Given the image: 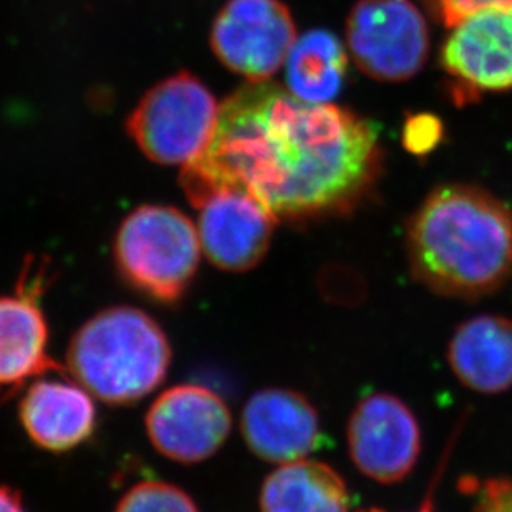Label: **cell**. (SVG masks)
<instances>
[{
	"label": "cell",
	"instance_id": "6da1fadb",
	"mask_svg": "<svg viewBox=\"0 0 512 512\" xmlns=\"http://www.w3.org/2000/svg\"><path fill=\"white\" fill-rule=\"evenodd\" d=\"M378 131L345 108L309 103L276 83H247L219 107L208 145L179 176L194 208L239 189L279 219L342 214L380 171Z\"/></svg>",
	"mask_w": 512,
	"mask_h": 512
},
{
	"label": "cell",
	"instance_id": "7a4b0ae2",
	"mask_svg": "<svg viewBox=\"0 0 512 512\" xmlns=\"http://www.w3.org/2000/svg\"><path fill=\"white\" fill-rule=\"evenodd\" d=\"M413 276L436 294L478 299L512 279V211L483 189H435L408 226Z\"/></svg>",
	"mask_w": 512,
	"mask_h": 512
},
{
	"label": "cell",
	"instance_id": "3957f363",
	"mask_svg": "<svg viewBox=\"0 0 512 512\" xmlns=\"http://www.w3.org/2000/svg\"><path fill=\"white\" fill-rule=\"evenodd\" d=\"M170 363V340L160 324L143 310L118 305L73 335L65 372L98 400L131 405L160 387Z\"/></svg>",
	"mask_w": 512,
	"mask_h": 512
},
{
	"label": "cell",
	"instance_id": "277c9868",
	"mask_svg": "<svg viewBox=\"0 0 512 512\" xmlns=\"http://www.w3.org/2000/svg\"><path fill=\"white\" fill-rule=\"evenodd\" d=\"M193 221L173 206L145 204L116 232V267L133 289L161 304H176L193 284L201 259Z\"/></svg>",
	"mask_w": 512,
	"mask_h": 512
},
{
	"label": "cell",
	"instance_id": "5b68a950",
	"mask_svg": "<svg viewBox=\"0 0 512 512\" xmlns=\"http://www.w3.org/2000/svg\"><path fill=\"white\" fill-rule=\"evenodd\" d=\"M218 113L209 88L191 73L179 72L145 93L126 130L151 161L186 165L208 145Z\"/></svg>",
	"mask_w": 512,
	"mask_h": 512
},
{
	"label": "cell",
	"instance_id": "8992f818",
	"mask_svg": "<svg viewBox=\"0 0 512 512\" xmlns=\"http://www.w3.org/2000/svg\"><path fill=\"white\" fill-rule=\"evenodd\" d=\"M347 44L368 77L403 82L425 65L430 32L410 0H358L347 19Z\"/></svg>",
	"mask_w": 512,
	"mask_h": 512
},
{
	"label": "cell",
	"instance_id": "52a82bcc",
	"mask_svg": "<svg viewBox=\"0 0 512 512\" xmlns=\"http://www.w3.org/2000/svg\"><path fill=\"white\" fill-rule=\"evenodd\" d=\"M297 40L294 19L281 0H228L211 30L219 62L251 83L267 82Z\"/></svg>",
	"mask_w": 512,
	"mask_h": 512
},
{
	"label": "cell",
	"instance_id": "ba28073f",
	"mask_svg": "<svg viewBox=\"0 0 512 512\" xmlns=\"http://www.w3.org/2000/svg\"><path fill=\"white\" fill-rule=\"evenodd\" d=\"M145 421L156 450L183 464L211 458L228 440L232 426L226 401L213 390L191 383L161 393Z\"/></svg>",
	"mask_w": 512,
	"mask_h": 512
},
{
	"label": "cell",
	"instance_id": "9c48e42d",
	"mask_svg": "<svg viewBox=\"0 0 512 512\" xmlns=\"http://www.w3.org/2000/svg\"><path fill=\"white\" fill-rule=\"evenodd\" d=\"M348 450L360 473L378 483H400L420 456V425L400 398L368 395L348 421Z\"/></svg>",
	"mask_w": 512,
	"mask_h": 512
},
{
	"label": "cell",
	"instance_id": "30bf717a",
	"mask_svg": "<svg viewBox=\"0 0 512 512\" xmlns=\"http://www.w3.org/2000/svg\"><path fill=\"white\" fill-rule=\"evenodd\" d=\"M441 65L459 98L512 88V7L483 9L459 20L441 50Z\"/></svg>",
	"mask_w": 512,
	"mask_h": 512
},
{
	"label": "cell",
	"instance_id": "8fae6325",
	"mask_svg": "<svg viewBox=\"0 0 512 512\" xmlns=\"http://www.w3.org/2000/svg\"><path fill=\"white\" fill-rule=\"evenodd\" d=\"M196 209L201 249L214 266L246 272L264 259L277 219L254 196L239 189L219 191Z\"/></svg>",
	"mask_w": 512,
	"mask_h": 512
},
{
	"label": "cell",
	"instance_id": "7c38bea8",
	"mask_svg": "<svg viewBox=\"0 0 512 512\" xmlns=\"http://www.w3.org/2000/svg\"><path fill=\"white\" fill-rule=\"evenodd\" d=\"M241 431L254 455L277 464L304 459L322 438L314 405L287 388L254 393L242 410Z\"/></svg>",
	"mask_w": 512,
	"mask_h": 512
},
{
	"label": "cell",
	"instance_id": "4fadbf2b",
	"mask_svg": "<svg viewBox=\"0 0 512 512\" xmlns=\"http://www.w3.org/2000/svg\"><path fill=\"white\" fill-rule=\"evenodd\" d=\"M42 272L20 277L15 295L0 297V388L22 387L30 378L65 372L49 357V325L40 309Z\"/></svg>",
	"mask_w": 512,
	"mask_h": 512
},
{
	"label": "cell",
	"instance_id": "5bb4252c",
	"mask_svg": "<svg viewBox=\"0 0 512 512\" xmlns=\"http://www.w3.org/2000/svg\"><path fill=\"white\" fill-rule=\"evenodd\" d=\"M20 423L30 440L52 453L83 445L95 433L97 408L78 383L37 380L19 406Z\"/></svg>",
	"mask_w": 512,
	"mask_h": 512
},
{
	"label": "cell",
	"instance_id": "9a60e30c",
	"mask_svg": "<svg viewBox=\"0 0 512 512\" xmlns=\"http://www.w3.org/2000/svg\"><path fill=\"white\" fill-rule=\"evenodd\" d=\"M450 367L464 387L496 395L512 387V320L479 315L459 325L448 348Z\"/></svg>",
	"mask_w": 512,
	"mask_h": 512
},
{
	"label": "cell",
	"instance_id": "2e32d148",
	"mask_svg": "<svg viewBox=\"0 0 512 512\" xmlns=\"http://www.w3.org/2000/svg\"><path fill=\"white\" fill-rule=\"evenodd\" d=\"M262 512H348L347 484L335 469L319 461L281 464L261 489Z\"/></svg>",
	"mask_w": 512,
	"mask_h": 512
},
{
	"label": "cell",
	"instance_id": "e0dca14e",
	"mask_svg": "<svg viewBox=\"0 0 512 512\" xmlns=\"http://www.w3.org/2000/svg\"><path fill=\"white\" fill-rule=\"evenodd\" d=\"M287 65L290 93L309 103H330L342 90L347 54L334 34L310 30L295 40Z\"/></svg>",
	"mask_w": 512,
	"mask_h": 512
},
{
	"label": "cell",
	"instance_id": "ac0fdd59",
	"mask_svg": "<svg viewBox=\"0 0 512 512\" xmlns=\"http://www.w3.org/2000/svg\"><path fill=\"white\" fill-rule=\"evenodd\" d=\"M115 512H199L193 498L165 481H141L126 491Z\"/></svg>",
	"mask_w": 512,
	"mask_h": 512
},
{
	"label": "cell",
	"instance_id": "d6986e66",
	"mask_svg": "<svg viewBox=\"0 0 512 512\" xmlns=\"http://www.w3.org/2000/svg\"><path fill=\"white\" fill-rule=\"evenodd\" d=\"M463 488L476 498L474 512H512V479H464Z\"/></svg>",
	"mask_w": 512,
	"mask_h": 512
},
{
	"label": "cell",
	"instance_id": "ffe728a7",
	"mask_svg": "<svg viewBox=\"0 0 512 512\" xmlns=\"http://www.w3.org/2000/svg\"><path fill=\"white\" fill-rule=\"evenodd\" d=\"M423 4L440 24L451 29L478 10L512 7V0H423Z\"/></svg>",
	"mask_w": 512,
	"mask_h": 512
},
{
	"label": "cell",
	"instance_id": "44dd1931",
	"mask_svg": "<svg viewBox=\"0 0 512 512\" xmlns=\"http://www.w3.org/2000/svg\"><path fill=\"white\" fill-rule=\"evenodd\" d=\"M440 131V125L435 118L418 116L408 121L406 125L405 143L411 151L425 153L435 146Z\"/></svg>",
	"mask_w": 512,
	"mask_h": 512
},
{
	"label": "cell",
	"instance_id": "7402d4cb",
	"mask_svg": "<svg viewBox=\"0 0 512 512\" xmlns=\"http://www.w3.org/2000/svg\"><path fill=\"white\" fill-rule=\"evenodd\" d=\"M0 512H27L20 494L14 488L0 484Z\"/></svg>",
	"mask_w": 512,
	"mask_h": 512
},
{
	"label": "cell",
	"instance_id": "603a6c76",
	"mask_svg": "<svg viewBox=\"0 0 512 512\" xmlns=\"http://www.w3.org/2000/svg\"><path fill=\"white\" fill-rule=\"evenodd\" d=\"M418 512H433V508H431L430 499H426V503L423 504V506H421V509Z\"/></svg>",
	"mask_w": 512,
	"mask_h": 512
},
{
	"label": "cell",
	"instance_id": "cb8c5ba5",
	"mask_svg": "<svg viewBox=\"0 0 512 512\" xmlns=\"http://www.w3.org/2000/svg\"><path fill=\"white\" fill-rule=\"evenodd\" d=\"M363 512H382V511H375V509H372V511H363Z\"/></svg>",
	"mask_w": 512,
	"mask_h": 512
}]
</instances>
